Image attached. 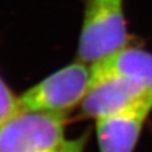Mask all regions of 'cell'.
Listing matches in <instances>:
<instances>
[{"mask_svg":"<svg viewBox=\"0 0 152 152\" xmlns=\"http://www.w3.org/2000/svg\"><path fill=\"white\" fill-rule=\"evenodd\" d=\"M152 112V92L140 82L121 76L92 77L79 106V117L96 122L129 113Z\"/></svg>","mask_w":152,"mask_h":152,"instance_id":"cell-4","label":"cell"},{"mask_svg":"<svg viewBox=\"0 0 152 152\" xmlns=\"http://www.w3.org/2000/svg\"><path fill=\"white\" fill-rule=\"evenodd\" d=\"M89 136H90V131H86L77 137L68 139L64 145L59 150V152H85L89 141Z\"/></svg>","mask_w":152,"mask_h":152,"instance_id":"cell-8","label":"cell"},{"mask_svg":"<svg viewBox=\"0 0 152 152\" xmlns=\"http://www.w3.org/2000/svg\"><path fill=\"white\" fill-rule=\"evenodd\" d=\"M68 122L69 115L19 107L0 129V152H59Z\"/></svg>","mask_w":152,"mask_h":152,"instance_id":"cell-3","label":"cell"},{"mask_svg":"<svg viewBox=\"0 0 152 152\" xmlns=\"http://www.w3.org/2000/svg\"><path fill=\"white\" fill-rule=\"evenodd\" d=\"M91 83V66L77 60L62 66L28 88L19 97V107L70 115L79 107Z\"/></svg>","mask_w":152,"mask_h":152,"instance_id":"cell-2","label":"cell"},{"mask_svg":"<svg viewBox=\"0 0 152 152\" xmlns=\"http://www.w3.org/2000/svg\"><path fill=\"white\" fill-rule=\"evenodd\" d=\"M91 76L131 78L152 92V54L127 45L107 59L91 65Z\"/></svg>","mask_w":152,"mask_h":152,"instance_id":"cell-6","label":"cell"},{"mask_svg":"<svg viewBox=\"0 0 152 152\" xmlns=\"http://www.w3.org/2000/svg\"><path fill=\"white\" fill-rule=\"evenodd\" d=\"M129 42L123 0H88L78 43V60L91 66L126 48Z\"/></svg>","mask_w":152,"mask_h":152,"instance_id":"cell-1","label":"cell"},{"mask_svg":"<svg viewBox=\"0 0 152 152\" xmlns=\"http://www.w3.org/2000/svg\"><path fill=\"white\" fill-rule=\"evenodd\" d=\"M149 113H129L95 122L98 152H135Z\"/></svg>","mask_w":152,"mask_h":152,"instance_id":"cell-5","label":"cell"},{"mask_svg":"<svg viewBox=\"0 0 152 152\" xmlns=\"http://www.w3.org/2000/svg\"><path fill=\"white\" fill-rule=\"evenodd\" d=\"M19 109V97L0 77V129Z\"/></svg>","mask_w":152,"mask_h":152,"instance_id":"cell-7","label":"cell"}]
</instances>
